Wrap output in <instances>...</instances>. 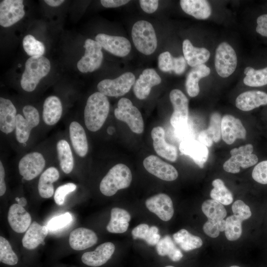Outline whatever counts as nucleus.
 <instances>
[{
	"instance_id": "obj_26",
	"label": "nucleus",
	"mask_w": 267,
	"mask_h": 267,
	"mask_svg": "<svg viewBox=\"0 0 267 267\" xmlns=\"http://www.w3.org/2000/svg\"><path fill=\"white\" fill-rule=\"evenodd\" d=\"M267 104V93L260 90H249L242 92L235 100L236 107L243 111H249Z\"/></svg>"
},
{
	"instance_id": "obj_30",
	"label": "nucleus",
	"mask_w": 267,
	"mask_h": 267,
	"mask_svg": "<svg viewBox=\"0 0 267 267\" xmlns=\"http://www.w3.org/2000/svg\"><path fill=\"white\" fill-rule=\"evenodd\" d=\"M180 5L184 12L198 19H206L211 14V6L205 0H181Z\"/></svg>"
},
{
	"instance_id": "obj_6",
	"label": "nucleus",
	"mask_w": 267,
	"mask_h": 267,
	"mask_svg": "<svg viewBox=\"0 0 267 267\" xmlns=\"http://www.w3.org/2000/svg\"><path fill=\"white\" fill-rule=\"evenodd\" d=\"M114 115L117 119L126 123L133 132L140 134L143 132L144 122L141 114L129 99L123 97L119 100Z\"/></svg>"
},
{
	"instance_id": "obj_29",
	"label": "nucleus",
	"mask_w": 267,
	"mask_h": 267,
	"mask_svg": "<svg viewBox=\"0 0 267 267\" xmlns=\"http://www.w3.org/2000/svg\"><path fill=\"white\" fill-rule=\"evenodd\" d=\"M182 51L187 63L192 67L204 64L210 56V52L207 49L194 46L188 39L183 42Z\"/></svg>"
},
{
	"instance_id": "obj_31",
	"label": "nucleus",
	"mask_w": 267,
	"mask_h": 267,
	"mask_svg": "<svg viewBox=\"0 0 267 267\" xmlns=\"http://www.w3.org/2000/svg\"><path fill=\"white\" fill-rule=\"evenodd\" d=\"M59 178L57 169L54 167L47 168L41 175L38 184V189L40 196L44 198H49L54 193L53 183Z\"/></svg>"
},
{
	"instance_id": "obj_44",
	"label": "nucleus",
	"mask_w": 267,
	"mask_h": 267,
	"mask_svg": "<svg viewBox=\"0 0 267 267\" xmlns=\"http://www.w3.org/2000/svg\"><path fill=\"white\" fill-rule=\"evenodd\" d=\"M221 125L222 119L220 113H213L210 117L209 127L206 131L215 142H219L221 139Z\"/></svg>"
},
{
	"instance_id": "obj_55",
	"label": "nucleus",
	"mask_w": 267,
	"mask_h": 267,
	"mask_svg": "<svg viewBox=\"0 0 267 267\" xmlns=\"http://www.w3.org/2000/svg\"><path fill=\"white\" fill-rule=\"evenodd\" d=\"M198 139L199 142L207 147L211 146L214 142L213 139L208 134L206 130H203L199 133Z\"/></svg>"
},
{
	"instance_id": "obj_10",
	"label": "nucleus",
	"mask_w": 267,
	"mask_h": 267,
	"mask_svg": "<svg viewBox=\"0 0 267 267\" xmlns=\"http://www.w3.org/2000/svg\"><path fill=\"white\" fill-rule=\"evenodd\" d=\"M84 46L85 54L77 63L78 69L83 73L93 72L101 65L102 47L98 42L90 39L85 41Z\"/></svg>"
},
{
	"instance_id": "obj_46",
	"label": "nucleus",
	"mask_w": 267,
	"mask_h": 267,
	"mask_svg": "<svg viewBox=\"0 0 267 267\" xmlns=\"http://www.w3.org/2000/svg\"><path fill=\"white\" fill-rule=\"evenodd\" d=\"M76 188V185L72 182H69L58 187L54 194V199L55 203L58 205H63L66 196L70 192L75 191Z\"/></svg>"
},
{
	"instance_id": "obj_40",
	"label": "nucleus",
	"mask_w": 267,
	"mask_h": 267,
	"mask_svg": "<svg viewBox=\"0 0 267 267\" xmlns=\"http://www.w3.org/2000/svg\"><path fill=\"white\" fill-rule=\"evenodd\" d=\"M201 208L202 212L208 220H223L226 216V211L223 205L213 199L205 200L202 203Z\"/></svg>"
},
{
	"instance_id": "obj_56",
	"label": "nucleus",
	"mask_w": 267,
	"mask_h": 267,
	"mask_svg": "<svg viewBox=\"0 0 267 267\" xmlns=\"http://www.w3.org/2000/svg\"><path fill=\"white\" fill-rule=\"evenodd\" d=\"M5 170L1 161H0V196H2L6 191V187L4 180Z\"/></svg>"
},
{
	"instance_id": "obj_53",
	"label": "nucleus",
	"mask_w": 267,
	"mask_h": 267,
	"mask_svg": "<svg viewBox=\"0 0 267 267\" xmlns=\"http://www.w3.org/2000/svg\"><path fill=\"white\" fill-rule=\"evenodd\" d=\"M257 23L256 32L263 36L267 37V14L259 16Z\"/></svg>"
},
{
	"instance_id": "obj_34",
	"label": "nucleus",
	"mask_w": 267,
	"mask_h": 267,
	"mask_svg": "<svg viewBox=\"0 0 267 267\" xmlns=\"http://www.w3.org/2000/svg\"><path fill=\"white\" fill-rule=\"evenodd\" d=\"M56 151L60 167L66 174H70L74 166V159L69 142L64 139H59L56 143Z\"/></svg>"
},
{
	"instance_id": "obj_42",
	"label": "nucleus",
	"mask_w": 267,
	"mask_h": 267,
	"mask_svg": "<svg viewBox=\"0 0 267 267\" xmlns=\"http://www.w3.org/2000/svg\"><path fill=\"white\" fill-rule=\"evenodd\" d=\"M22 44L25 51L31 57L43 56L44 53L45 46L43 43L31 35L25 36Z\"/></svg>"
},
{
	"instance_id": "obj_2",
	"label": "nucleus",
	"mask_w": 267,
	"mask_h": 267,
	"mask_svg": "<svg viewBox=\"0 0 267 267\" xmlns=\"http://www.w3.org/2000/svg\"><path fill=\"white\" fill-rule=\"evenodd\" d=\"M50 70L49 60L44 56H33L29 58L25 64L20 85L22 89L27 92L34 91L40 80L45 77Z\"/></svg>"
},
{
	"instance_id": "obj_52",
	"label": "nucleus",
	"mask_w": 267,
	"mask_h": 267,
	"mask_svg": "<svg viewBox=\"0 0 267 267\" xmlns=\"http://www.w3.org/2000/svg\"><path fill=\"white\" fill-rule=\"evenodd\" d=\"M139 3L141 9L149 14L154 12L157 9L159 4L157 0H140Z\"/></svg>"
},
{
	"instance_id": "obj_14",
	"label": "nucleus",
	"mask_w": 267,
	"mask_h": 267,
	"mask_svg": "<svg viewBox=\"0 0 267 267\" xmlns=\"http://www.w3.org/2000/svg\"><path fill=\"white\" fill-rule=\"evenodd\" d=\"M22 0H3L0 2V25L10 27L24 16L25 12Z\"/></svg>"
},
{
	"instance_id": "obj_1",
	"label": "nucleus",
	"mask_w": 267,
	"mask_h": 267,
	"mask_svg": "<svg viewBox=\"0 0 267 267\" xmlns=\"http://www.w3.org/2000/svg\"><path fill=\"white\" fill-rule=\"evenodd\" d=\"M110 103L107 96L98 91L91 94L88 98L84 109V123L90 132L99 130L108 117Z\"/></svg>"
},
{
	"instance_id": "obj_19",
	"label": "nucleus",
	"mask_w": 267,
	"mask_h": 267,
	"mask_svg": "<svg viewBox=\"0 0 267 267\" xmlns=\"http://www.w3.org/2000/svg\"><path fill=\"white\" fill-rule=\"evenodd\" d=\"M151 135L156 153L168 161L175 162L178 158L177 148L166 142L163 128L160 126L154 127L151 131Z\"/></svg>"
},
{
	"instance_id": "obj_9",
	"label": "nucleus",
	"mask_w": 267,
	"mask_h": 267,
	"mask_svg": "<svg viewBox=\"0 0 267 267\" xmlns=\"http://www.w3.org/2000/svg\"><path fill=\"white\" fill-rule=\"evenodd\" d=\"M237 64L236 52L226 42L221 43L216 50L215 66L218 74L222 78L230 76L235 70Z\"/></svg>"
},
{
	"instance_id": "obj_8",
	"label": "nucleus",
	"mask_w": 267,
	"mask_h": 267,
	"mask_svg": "<svg viewBox=\"0 0 267 267\" xmlns=\"http://www.w3.org/2000/svg\"><path fill=\"white\" fill-rule=\"evenodd\" d=\"M135 82L132 72H126L114 79L101 81L97 86L99 92L106 96L119 97L128 93Z\"/></svg>"
},
{
	"instance_id": "obj_49",
	"label": "nucleus",
	"mask_w": 267,
	"mask_h": 267,
	"mask_svg": "<svg viewBox=\"0 0 267 267\" xmlns=\"http://www.w3.org/2000/svg\"><path fill=\"white\" fill-rule=\"evenodd\" d=\"M173 57L169 51L161 53L158 56L159 68L163 72L173 71Z\"/></svg>"
},
{
	"instance_id": "obj_57",
	"label": "nucleus",
	"mask_w": 267,
	"mask_h": 267,
	"mask_svg": "<svg viewBox=\"0 0 267 267\" xmlns=\"http://www.w3.org/2000/svg\"><path fill=\"white\" fill-rule=\"evenodd\" d=\"M44 1L48 5L53 7L58 6L61 5L64 0H45Z\"/></svg>"
},
{
	"instance_id": "obj_35",
	"label": "nucleus",
	"mask_w": 267,
	"mask_h": 267,
	"mask_svg": "<svg viewBox=\"0 0 267 267\" xmlns=\"http://www.w3.org/2000/svg\"><path fill=\"white\" fill-rule=\"evenodd\" d=\"M175 242L185 251H189L202 246V239L197 236L191 234L187 230L181 229L173 234Z\"/></svg>"
},
{
	"instance_id": "obj_54",
	"label": "nucleus",
	"mask_w": 267,
	"mask_h": 267,
	"mask_svg": "<svg viewBox=\"0 0 267 267\" xmlns=\"http://www.w3.org/2000/svg\"><path fill=\"white\" fill-rule=\"evenodd\" d=\"M130 1L129 0H101V4L105 7H117L125 5Z\"/></svg>"
},
{
	"instance_id": "obj_28",
	"label": "nucleus",
	"mask_w": 267,
	"mask_h": 267,
	"mask_svg": "<svg viewBox=\"0 0 267 267\" xmlns=\"http://www.w3.org/2000/svg\"><path fill=\"white\" fill-rule=\"evenodd\" d=\"M48 231L47 226L41 225L36 222H33L22 238L23 247L28 250H33L41 244L44 245V239Z\"/></svg>"
},
{
	"instance_id": "obj_60",
	"label": "nucleus",
	"mask_w": 267,
	"mask_h": 267,
	"mask_svg": "<svg viewBox=\"0 0 267 267\" xmlns=\"http://www.w3.org/2000/svg\"><path fill=\"white\" fill-rule=\"evenodd\" d=\"M165 267H174L172 266H166Z\"/></svg>"
},
{
	"instance_id": "obj_32",
	"label": "nucleus",
	"mask_w": 267,
	"mask_h": 267,
	"mask_svg": "<svg viewBox=\"0 0 267 267\" xmlns=\"http://www.w3.org/2000/svg\"><path fill=\"white\" fill-rule=\"evenodd\" d=\"M131 218L129 213L126 210L117 207L113 208L111 211V218L106 229L111 233H124L128 229Z\"/></svg>"
},
{
	"instance_id": "obj_58",
	"label": "nucleus",
	"mask_w": 267,
	"mask_h": 267,
	"mask_svg": "<svg viewBox=\"0 0 267 267\" xmlns=\"http://www.w3.org/2000/svg\"><path fill=\"white\" fill-rule=\"evenodd\" d=\"M15 199L17 202V204L23 207L27 204V200L24 197H16Z\"/></svg>"
},
{
	"instance_id": "obj_12",
	"label": "nucleus",
	"mask_w": 267,
	"mask_h": 267,
	"mask_svg": "<svg viewBox=\"0 0 267 267\" xmlns=\"http://www.w3.org/2000/svg\"><path fill=\"white\" fill-rule=\"evenodd\" d=\"M45 164V159L41 153L31 152L20 159L18 165L19 172L24 179L31 180L42 172Z\"/></svg>"
},
{
	"instance_id": "obj_48",
	"label": "nucleus",
	"mask_w": 267,
	"mask_h": 267,
	"mask_svg": "<svg viewBox=\"0 0 267 267\" xmlns=\"http://www.w3.org/2000/svg\"><path fill=\"white\" fill-rule=\"evenodd\" d=\"M252 176L256 181L263 184H267V160L256 165L253 170Z\"/></svg>"
},
{
	"instance_id": "obj_33",
	"label": "nucleus",
	"mask_w": 267,
	"mask_h": 267,
	"mask_svg": "<svg viewBox=\"0 0 267 267\" xmlns=\"http://www.w3.org/2000/svg\"><path fill=\"white\" fill-rule=\"evenodd\" d=\"M210 69L205 64H202L193 68L187 75L185 88L188 94L192 97L196 96L199 93L198 85L199 80L210 74Z\"/></svg>"
},
{
	"instance_id": "obj_4",
	"label": "nucleus",
	"mask_w": 267,
	"mask_h": 267,
	"mask_svg": "<svg viewBox=\"0 0 267 267\" xmlns=\"http://www.w3.org/2000/svg\"><path fill=\"white\" fill-rule=\"evenodd\" d=\"M132 37L136 49L145 55L153 53L157 47V39L152 25L148 21L139 20L133 26Z\"/></svg>"
},
{
	"instance_id": "obj_16",
	"label": "nucleus",
	"mask_w": 267,
	"mask_h": 267,
	"mask_svg": "<svg viewBox=\"0 0 267 267\" xmlns=\"http://www.w3.org/2000/svg\"><path fill=\"white\" fill-rule=\"evenodd\" d=\"M221 134L224 142L230 145L236 139H245L246 131L239 119L227 114L222 119Z\"/></svg>"
},
{
	"instance_id": "obj_11",
	"label": "nucleus",
	"mask_w": 267,
	"mask_h": 267,
	"mask_svg": "<svg viewBox=\"0 0 267 267\" xmlns=\"http://www.w3.org/2000/svg\"><path fill=\"white\" fill-rule=\"evenodd\" d=\"M170 99L174 111L170 118V123L175 130L187 126L188 124V100L178 89H173L170 93Z\"/></svg>"
},
{
	"instance_id": "obj_50",
	"label": "nucleus",
	"mask_w": 267,
	"mask_h": 267,
	"mask_svg": "<svg viewBox=\"0 0 267 267\" xmlns=\"http://www.w3.org/2000/svg\"><path fill=\"white\" fill-rule=\"evenodd\" d=\"M217 221L208 220L203 225L204 232L210 237L216 238L220 234Z\"/></svg>"
},
{
	"instance_id": "obj_39",
	"label": "nucleus",
	"mask_w": 267,
	"mask_h": 267,
	"mask_svg": "<svg viewBox=\"0 0 267 267\" xmlns=\"http://www.w3.org/2000/svg\"><path fill=\"white\" fill-rule=\"evenodd\" d=\"M246 76L243 79L245 85L253 87H261L267 85V67L255 70L251 67L244 69Z\"/></svg>"
},
{
	"instance_id": "obj_37",
	"label": "nucleus",
	"mask_w": 267,
	"mask_h": 267,
	"mask_svg": "<svg viewBox=\"0 0 267 267\" xmlns=\"http://www.w3.org/2000/svg\"><path fill=\"white\" fill-rule=\"evenodd\" d=\"M156 250L158 255L168 256L174 262L181 260L183 254L176 246L170 236L167 235L161 238L156 245Z\"/></svg>"
},
{
	"instance_id": "obj_18",
	"label": "nucleus",
	"mask_w": 267,
	"mask_h": 267,
	"mask_svg": "<svg viewBox=\"0 0 267 267\" xmlns=\"http://www.w3.org/2000/svg\"><path fill=\"white\" fill-rule=\"evenodd\" d=\"M161 82V77L154 69H146L135 81L133 87L134 92L138 99H145L149 95L151 88Z\"/></svg>"
},
{
	"instance_id": "obj_43",
	"label": "nucleus",
	"mask_w": 267,
	"mask_h": 267,
	"mask_svg": "<svg viewBox=\"0 0 267 267\" xmlns=\"http://www.w3.org/2000/svg\"><path fill=\"white\" fill-rule=\"evenodd\" d=\"M225 221L226 228L224 232L226 238L229 241L236 240L241 235V223L243 221L233 215L227 217Z\"/></svg>"
},
{
	"instance_id": "obj_27",
	"label": "nucleus",
	"mask_w": 267,
	"mask_h": 267,
	"mask_svg": "<svg viewBox=\"0 0 267 267\" xmlns=\"http://www.w3.org/2000/svg\"><path fill=\"white\" fill-rule=\"evenodd\" d=\"M62 105L59 98L55 95L48 96L44 101L43 107L42 118L47 126H54L62 116Z\"/></svg>"
},
{
	"instance_id": "obj_5",
	"label": "nucleus",
	"mask_w": 267,
	"mask_h": 267,
	"mask_svg": "<svg viewBox=\"0 0 267 267\" xmlns=\"http://www.w3.org/2000/svg\"><path fill=\"white\" fill-rule=\"evenodd\" d=\"M22 113L23 115L17 114L15 124V136L19 143H25L28 141L32 130L37 127L40 122L39 113L32 105L24 106Z\"/></svg>"
},
{
	"instance_id": "obj_41",
	"label": "nucleus",
	"mask_w": 267,
	"mask_h": 267,
	"mask_svg": "<svg viewBox=\"0 0 267 267\" xmlns=\"http://www.w3.org/2000/svg\"><path fill=\"white\" fill-rule=\"evenodd\" d=\"M0 262L9 266L18 264L19 259L13 251L9 242L3 237H0Z\"/></svg>"
},
{
	"instance_id": "obj_59",
	"label": "nucleus",
	"mask_w": 267,
	"mask_h": 267,
	"mask_svg": "<svg viewBox=\"0 0 267 267\" xmlns=\"http://www.w3.org/2000/svg\"><path fill=\"white\" fill-rule=\"evenodd\" d=\"M230 267H240L237 266H230Z\"/></svg>"
},
{
	"instance_id": "obj_20",
	"label": "nucleus",
	"mask_w": 267,
	"mask_h": 267,
	"mask_svg": "<svg viewBox=\"0 0 267 267\" xmlns=\"http://www.w3.org/2000/svg\"><path fill=\"white\" fill-rule=\"evenodd\" d=\"M114 251V244L109 242H105L99 245L95 250L84 253L81 257V261L88 266L98 267L107 262Z\"/></svg>"
},
{
	"instance_id": "obj_45",
	"label": "nucleus",
	"mask_w": 267,
	"mask_h": 267,
	"mask_svg": "<svg viewBox=\"0 0 267 267\" xmlns=\"http://www.w3.org/2000/svg\"><path fill=\"white\" fill-rule=\"evenodd\" d=\"M72 221L71 214L66 212L52 218L47 223V227L50 231H56L65 227Z\"/></svg>"
},
{
	"instance_id": "obj_25",
	"label": "nucleus",
	"mask_w": 267,
	"mask_h": 267,
	"mask_svg": "<svg viewBox=\"0 0 267 267\" xmlns=\"http://www.w3.org/2000/svg\"><path fill=\"white\" fill-rule=\"evenodd\" d=\"M97 237L92 230L79 227L73 230L70 234L69 245L74 250L80 251L89 248L97 241Z\"/></svg>"
},
{
	"instance_id": "obj_21",
	"label": "nucleus",
	"mask_w": 267,
	"mask_h": 267,
	"mask_svg": "<svg viewBox=\"0 0 267 267\" xmlns=\"http://www.w3.org/2000/svg\"><path fill=\"white\" fill-rule=\"evenodd\" d=\"M180 152L189 156L200 168H203L207 161L209 150L207 147L198 140L190 139L183 140L179 145Z\"/></svg>"
},
{
	"instance_id": "obj_38",
	"label": "nucleus",
	"mask_w": 267,
	"mask_h": 267,
	"mask_svg": "<svg viewBox=\"0 0 267 267\" xmlns=\"http://www.w3.org/2000/svg\"><path fill=\"white\" fill-rule=\"evenodd\" d=\"M212 185L213 188L210 192L212 199L224 205H229L232 202L233 195L222 179H215L212 181Z\"/></svg>"
},
{
	"instance_id": "obj_7",
	"label": "nucleus",
	"mask_w": 267,
	"mask_h": 267,
	"mask_svg": "<svg viewBox=\"0 0 267 267\" xmlns=\"http://www.w3.org/2000/svg\"><path fill=\"white\" fill-rule=\"evenodd\" d=\"M253 151V146L251 144L232 149L230 151L231 157L223 164L224 170L228 173L236 174L240 172V167L247 168L255 165L258 158L252 153Z\"/></svg>"
},
{
	"instance_id": "obj_47",
	"label": "nucleus",
	"mask_w": 267,
	"mask_h": 267,
	"mask_svg": "<svg viewBox=\"0 0 267 267\" xmlns=\"http://www.w3.org/2000/svg\"><path fill=\"white\" fill-rule=\"evenodd\" d=\"M232 210L233 215L242 221L250 218L252 215L249 207L241 200H236L233 203Z\"/></svg>"
},
{
	"instance_id": "obj_51",
	"label": "nucleus",
	"mask_w": 267,
	"mask_h": 267,
	"mask_svg": "<svg viewBox=\"0 0 267 267\" xmlns=\"http://www.w3.org/2000/svg\"><path fill=\"white\" fill-rule=\"evenodd\" d=\"M173 71L178 75L182 74L186 67L187 62L184 56L173 57Z\"/></svg>"
},
{
	"instance_id": "obj_17",
	"label": "nucleus",
	"mask_w": 267,
	"mask_h": 267,
	"mask_svg": "<svg viewBox=\"0 0 267 267\" xmlns=\"http://www.w3.org/2000/svg\"><path fill=\"white\" fill-rule=\"evenodd\" d=\"M145 205L150 212L163 221H169L174 215L172 200L165 193H159L148 198L145 201Z\"/></svg>"
},
{
	"instance_id": "obj_3",
	"label": "nucleus",
	"mask_w": 267,
	"mask_h": 267,
	"mask_svg": "<svg viewBox=\"0 0 267 267\" xmlns=\"http://www.w3.org/2000/svg\"><path fill=\"white\" fill-rule=\"evenodd\" d=\"M132 180L130 168L124 164L112 167L100 181L99 189L106 196H111L120 189L128 187Z\"/></svg>"
},
{
	"instance_id": "obj_23",
	"label": "nucleus",
	"mask_w": 267,
	"mask_h": 267,
	"mask_svg": "<svg viewBox=\"0 0 267 267\" xmlns=\"http://www.w3.org/2000/svg\"><path fill=\"white\" fill-rule=\"evenodd\" d=\"M17 110L8 99L0 97V130L5 134H10L15 129Z\"/></svg>"
},
{
	"instance_id": "obj_13",
	"label": "nucleus",
	"mask_w": 267,
	"mask_h": 267,
	"mask_svg": "<svg viewBox=\"0 0 267 267\" xmlns=\"http://www.w3.org/2000/svg\"><path fill=\"white\" fill-rule=\"evenodd\" d=\"M143 165L147 172L163 180L173 181L178 177V172L173 166L157 156L151 155L146 157Z\"/></svg>"
},
{
	"instance_id": "obj_15",
	"label": "nucleus",
	"mask_w": 267,
	"mask_h": 267,
	"mask_svg": "<svg viewBox=\"0 0 267 267\" xmlns=\"http://www.w3.org/2000/svg\"><path fill=\"white\" fill-rule=\"evenodd\" d=\"M95 41L104 49L117 56H126L131 50L130 42L124 37L100 33L96 36Z\"/></svg>"
},
{
	"instance_id": "obj_36",
	"label": "nucleus",
	"mask_w": 267,
	"mask_h": 267,
	"mask_svg": "<svg viewBox=\"0 0 267 267\" xmlns=\"http://www.w3.org/2000/svg\"><path fill=\"white\" fill-rule=\"evenodd\" d=\"M133 238L144 240L150 245H156L160 240L159 229L156 226L149 227L148 225L142 223L135 227L132 231Z\"/></svg>"
},
{
	"instance_id": "obj_22",
	"label": "nucleus",
	"mask_w": 267,
	"mask_h": 267,
	"mask_svg": "<svg viewBox=\"0 0 267 267\" xmlns=\"http://www.w3.org/2000/svg\"><path fill=\"white\" fill-rule=\"evenodd\" d=\"M69 138L76 155L84 158L89 151V144L85 130L77 121L71 122L69 127Z\"/></svg>"
},
{
	"instance_id": "obj_24",
	"label": "nucleus",
	"mask_w": 267,
	"mask_h": 267,
	"mask_svg": "<svg viewBox=\"0 0 267 267\" xmlns=\"http://www.w3.org/2000/svg\"><path fill=\"white\" fill-rule=\"evenodd\" d=\"M7 219L11 228L20 233L27 231L32 220L30 214L18 204H12L10 207Z\"/></svg>"
}]
</instances>
